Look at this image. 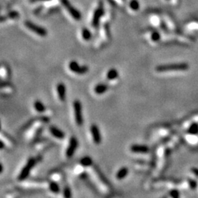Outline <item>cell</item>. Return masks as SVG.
Instances as JSON below:
<instances>
[{
  "label": "cell",
  "instance_id": "9a60e30c",
  "mask_svg": "<svg viewBox=\"0 0 198 198\" xmlns=\"http://www.w3.org/2000/svg\"><path fill=\"white\" fill-rule=\"evenodd\" d=\"M118 77H119V72L114 68H110L106 73V79L109 81L115 80Z\"/></svg>",
  "mask_w": 198,
  "mask_h": 198
},
{
  "label": "cell",
  "instance_id": "52a82bcc",
  "mask_svg": "<svg viewBox=\"0 0 198 198\" xmlns=\"http://www.w3.org/2000/svg\"><path fill=\"white\" fill-rule=\"evenodd\" d=\"M90 134L93 142L96 145H100L102 142V136H101V131L99 129L98 126L93 123L90 127Z\"/></svg>",
  "mask_w": 198,
  "mask_h": 198
},
{
  "label": "cell",
  "instance_id": "5bb4252c",
  "mask_svg": "<svg viewBox=\"0 0 198 198\" xmlns=\"http://www.w3.org/2000/svg\"><path fill=\"white\" fill-rule=\"evenodd\" d=\"M128 173H129V169L127 167H122L117 171L115 178L119 180V181L123 180L126 178L127 175H128Z\"/></svg>",
  "mask_w": 198,
  "mask_h": 198
},
{
  "label": "cell",
  "instance_id": "9c48e42d",
  "mask_svg": "<svg viewBox=\"0 0 198 198\" xmlns=\"http://www.w3.org/2000/svg\"><path fill=\"white\" fill-rule=\"evenodd\" d=\"M103 14H104V7H103L102 2L99 5L98 8L95 10V13L93 14V17L92 20V25L94 27H97L98 26L99 22H100V19L102 17Z\"/></svg>",
  "mask_w": 198,
  "mask_h": 198
},
{
  "label": "cell",
  "instance_id": "3957f363",
  "mask_svg": "<svg viewBox=\"0 0 198 198\" xmlns=\"http://www.w3.org/2000/svg\"><path fill=\"white\" fill-rule=\"evenodd\" d=\"M74 108V119L78 126H82L84 124V117H83V111H82V103L79 100H75L73 103Z\"/></svg>",
  "mask_w": 198,
  "mask_h": 198
},
{
  "label": "cell",
  "instance_id": "7a4b0ae2",
  "mask_svg": "<svg viewBox=\"0 0 198 198\" xmlns=\"http://www.w3.org/2000/svg\"><path fill=\"white\" fill-rule=\"evenodd\" d=\"M36 159L35 158L32 157L29 158L27 160L25 165L24 166V167L21 169V170L19 173V176H18V180L19 181H23L26 180L29 177V174H30L31 171L33 169L35 166L36 164Z\"/></svg>",
  "mask_w": 198,
  "mask_h": 198
},
{
  "label": "cell",
  "instance_id": "277c9868",
  "mask_svg": "<svg viewBox=\"0 0 198 198\" xmlns=\"http://www.w3.org/2000/svg\"><path fill=\"white\" fill-rule=\"evenodd\" d=\"M68 67V69L70 71L74 73V74H79V75L85 74L89 71V67L87 65H79L78 62L76 61V60H71V61L69 62Z\"/></svg>",
  "mask_w": 198,
  "mask_h": 198
},
{
  "label": "cell",
  "instance_id": "ba28073f",
  "mask_svg": "<svg viewBox=\"0 0 198 198\" xmlns=\"http://www.w3.org/2000/svg\"><path fill=\"white\" fill-rule=\"evenodd\" d=\"M62 5H63V7L68 10V12L71 15V16L74 18L76 20H80L82 16H81V13L76 10L74 8L70 3L68 0H61Z\"/></svg>",
  "mask_w": 198,
  "mask_h": 198
},
{
  "label": "cell",
  "instance_id": "d6986e66",
  "mask_svg": "<svg viewBox=\"0 0 198 198\" xmlns=\"http://www.w3.org/2000/svg\"><path fill=\"white\" fill-rule=\"evenodd\" d=\"M82 37L86 41H89L92 38V33L87 28H84L82 30Z\"/></svg>",
  "mask_w": 198,
  "mask_h": 198
},
{
  "label": "cell",
  "instance_id": "4316f807",
  "mask_svg": "<svg viewBox=\"0 0 198 198\" xmlns=\"http://www.w3.org/2000/svg\"><path fill=\"white\" fill-rule=\"evenodd\" d=\"M191 172L192 173H193L194 175H195V176H197V177H198V168H195L193 167L191 169Z\"/></svg>",
  "mask_w": 198,
  "mask_h": 198
},
{
  "label": "cell",
  "instance_id": "44dd1931",
  "mask_svg": "<svg viewBox=\"0 0 198 198\" xmlns=\"http://www.w3.org/2000/svg\"><path fill=\"white\" fill-rule=\"evenodd\" d=\"M161 38V35L157 31H154L150 35V39L153 42H158Z\"/></svg>",
  "mask_w": 198,
  "mask_h": 198
},
{
  "label": "cell",
  "instance_id": "f546056e",
  "mask_svg": "<svg viewBox=\"0 0 198 198\" xmlns=\"http://www.w3.org/2000/svg\"><path fill=\"white\" fill-rule=\"evenodd\" d=\"M33 1H48V0H33Z\"/></svg>",
  "mask_w": 198,
  "mask_h": 198
},
{
  "label": "cell",
  "instance_id": "5b68a950",
  "mask_svg": "<svg viewBox=\"0 0 198 198\" xmlns=\"http://www.w3.org/2000/svg\"><path fill=\"white\" fill-rule=\"evenodd\" d=\"M78 147H79V141H78L76 137L73 136L69 139L68 145V147L65 150L66 157L68 159H70V158L73 157Z\"/></svg>",
  "mask_w": 198,
  "mask_h": 198
},
{
  "label": "cell",
  "instance_id": "8fae6325",
  "mask_svg": "<svg viewBox=\"0 0 198 198\" xmlns=\"http://www.w3.org/2000/svg\"><path fill=\"white\" fill-rule=\"evenodd\" d=\"M130 150L134 153L146 154L150 152V148L147 145H140V144H133L130 147Z\"/></svg>",
  "mask_w": 198,
  "mask_h": 198
},
{
  "label": "cell",
  "instance_id": "4fadbf2b",
  "mask_svg": "<svg viewBox=\"0 0 198 198\" xmlns=\"http://www.w3.org/2000/svg\"><path fill=\"white\" fill-rule=\"evenodd\" d=\"M109 89V86L105 83H98L94 87V92L96 95L104 94Z\"/></svg>",
  "mask_w": 198,
  "mask_h": 198
},
{
  "label": "cell",
  "instance_id": "6da1fadb",
  "mask_svg": "<svg viewBox=\"0 0 198 198\" xmlns=\"http://www.w3.org/2000/svg\"><path fill=\"white\" fill-rule=\"evenodd\" d=\"M189 69V65L186 63L170 64V65H161L155 68V70L159 73L169 71H183Z\"/></svg>",
  "mask_w": 198,
  "mask_h": 198
},
{
  "label": "cell",
  "instance_id": "603a6c76",
  "mask_svg": "<svg viewBox=\"0 0 198 198\" xmlns=\"http://www.w3.org/2000/svg\"><path fill=\"white\" fill-rule=\"evenodd\" d=\"M130 7L134 10H137L140 7V5H139V2H137V0H132L130 2Z\"/></svg>",
  "mask_w": 198,
  "mask_h": 198
},
{
  "label": "cell",
  "instance_id": "ffe728a7",
  "mask_svg": "<svg viewBox=\"0 0 198 198\" xmlns=\"http://www.w3.org/2000/svg\"><path fill=\"white\" fill-rule=\"evenodd\" d=\"M187 132H188L189 134L191 135H195L198 134V124L196 123H194L192 124H191L189 126V127L188 128L187 130Z\"/></svg>",
  "mask_w": 198,
  "mask_h": 198
},
{
  "label": "cell",
  "instance_id": "7402d4cb",
  "mask_svg": "<svg viewBox=\"0 0 198 198\" xmlns=\"http://www.w3.org/2000/svg\"><path fill=\"white\" fill-rule=\"evenodd\" d=\"M62 194H63V196L65 197L66 198L71 197L72 192H71V189H70V187H68V186H65L63 189V192H62Z\"/></svg>",
  "mask_w": 198,
  "mask_h": 198
},
{
  "label": "cell",
  "instance_id": "d4e9b609",
  "mask_svg": "<svg viewBox=\"0 0 198 198\" xmlns=\"http://www.w3.org/2000/svg\"><path fill=\"white\" fill-rule=\"evenodd\" d=\"M169 195H170V197H172L173 198H178L179 197L180 193L178 190L173 189V190H171L170 192H169Z\"/></svg>",
  "mask_w": 198,
  "mask_h": 198
},
{
  "label": "cell",
  "instance_id": "2e32d148",
  "mask_svg": "<svg viewBox=\"0 0 198 198\" xmlns=\"http://www.w3.org/2000/svg\"><path fill=\"white\" fill-rule=\"evenodd\" d=\"M33 107L35 110L38 113H43L46 112V106L40 100H36L33 103Z\"/></svg>",
  "mask_w": 198,
  "mask_h": 198
},
{
  "label": "cell",
  "instance_id": "7c38bea8",
  "mask_svg": "<svg viewBox=\"0 0 198 198\" xmlns=\"http://www.w3.org/2000/svg\"><path fill=\"white\" fill-rule=\"evenodd\" d=\"M49 132L51 136L54 137V138L57 139V140H62L65 137V132L62 130L60 129V128H59L58 127L55 126H49Z\"/></svg>",
  "mask_w": 198,
  "mask_h": 198
},
{
  "label": "cell",
  "instance_id": "30bf717a",
  "mask_svg": "<svg viewBox=\"0 0 198 198\" xmlns=\"http://www.w3.org/2000/svg\"><path fill=\"white\" fill-rule=\"evenodd\" d=\"M56 91L59 100L62 102H65V100H66L67 95V90L65 84L62 82L57 83L56 86Z\"/></svg>",
  "mask_w": 198,
  "mask_h": 198
},
{
  "label": "cell",
  "instance_id": "ac0fdd59",
  "mask_svg": "<svg viewBox=\"0 0 198 198\" xmlns=\"http://www.w3.org/2000/svg\"><path fill=\"white\" fill-rule=\"evenodd\" d=\"M49 189L51 192L54 194H59L60 192V185L58 184V183H56V181H50L49 183Z\"/></svg>",
  "mask_w": 198,
  "mask_h": 198
},
{
  "label": "cell",
  "instance_id": "e0dca14e",
  "mask_svg": "<svg viewBox=\"0 0 198 198\" xmlns=\"http://www.w3.org/2000/svg\"><path fill=\"white\" fill-rule=\"evenodd\" d=\"M79 164L81 166H82L83 167H90L93 164V161H92V158L89 155H85L84 157H82L79 161Z\"/></svg>",
  "mask_w": 198,
  "mask_h": 198
},
{
  "label": "cell",
  "instance_id": "83f0119b",
  "mask_svg": "<svg viewBox=\"0 0 198 198\" xmlns=\"http://www.w3.org/2000/svg\"><path fill=\"white\" fill-rule=\"evenodd\" d=\"M0 148H1V149H4V148H5V145H4V142L3 140H1V146H0Z\"/></svg>",
  "mask_w": 198,
  "mask_h": 198
},
{
  "label": "cell",
  "instance_id": "f1b7e54d",
  "mask_svg": "<svg viewBox=\"0 0 198 198\" xmlns=\"http://www.w3.org/2000/svg\"><path fill=\"white\" fill-rule=\"evenodd\" d=\"M0 165H1V169H0V173H2V172H3V164L1 163V164H0Z\"/></svg>",
  "mask_w": 198,
  "mask_h": 198
},
{
  "label": "cell",
  "instance_id": "cb8c5ba5",
  "mask_svg": "<svg viewBox=\"0 0 198 198\" xmlns=\"http://www.w3.org/2000/svg\"><path fill=\"white\" fill-rule=\"evenodd\" d=\"M188 183L191 189H195L197 188V183L195 180L191 179V178H189L188 179Z\"/></svg>",
  "mask_w": 198,
  "mask_h": 198
},
{
  "label": "cell",
  "instance_id": "484cf974",
  "mask_svg": "<svg viewBox=\"0 0 198 198\" xmlns=\"http://www.w3.org/2000/svg\"><path fill=\"white\" fill-rule=\"evenodd\" d=\"M7 16H8V18H10V19H16V18L19 17V13H18L17 12H15V11H13V12L10 13L7 15Z\"/></svg>",
  "mask_w": 198,
  "mask_h": 198
},
{
  "label": "cell",
  "instance_id": "8992f818",
  "mask_svg": "<svg viewBox=\"0 0 198 198\" xmlns=\"http://www.w3.org/2000/svg\"><path fill=\"white\" fill-rule=\"evenodd\" d=\"M24 24H25L26 27L28 29L35 33L36 35L41 36V37H46L47 35V31L44 28L42 27H40L37 24H35L32 21H27Z\"/></svg>",
  "mask_w": 198,
  "mask_h": 198
}]
</instances>
